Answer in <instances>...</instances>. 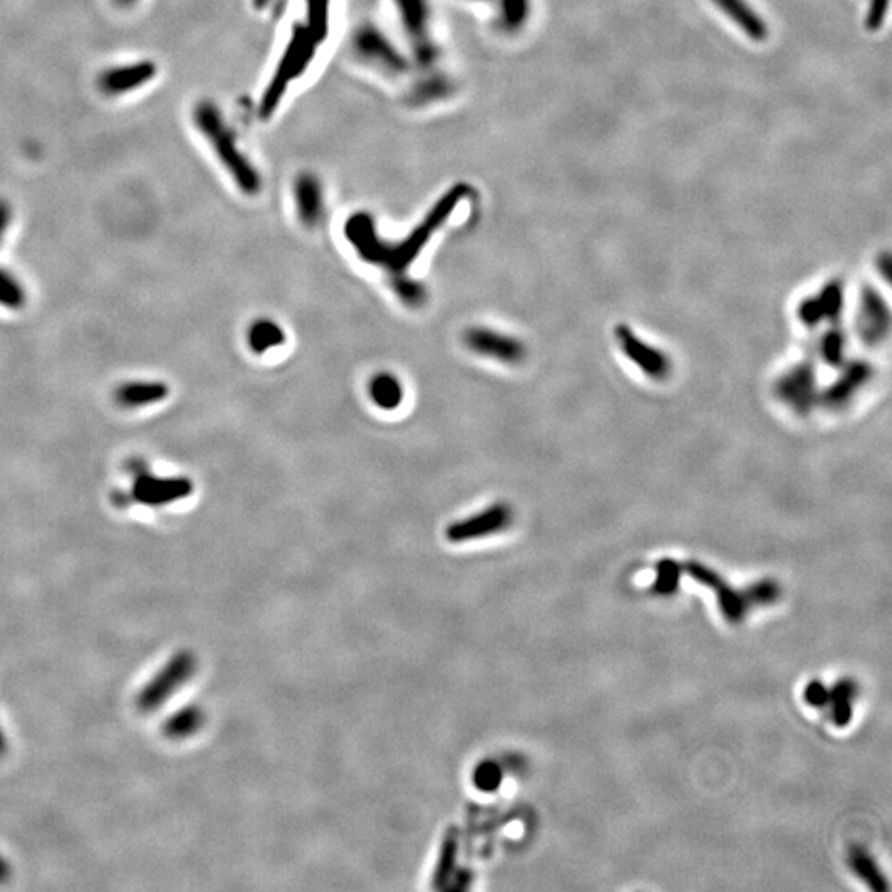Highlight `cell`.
<instances>
[{"instance_id":"6da1fadb","label":"cell","mask_w":892,"mask_h":892,"mask_svg":"<svg viewBox=\"0 0 892 892\" xmlns=\"http://www.w3.org/2000/svg\"><path fill=\"white\" fill-rule=\"evenodd\" d=\"M466 195H468L466 187L458 186L451 189L445 197L438 200L432 212L415 230H412L404 242L385 243L384 240H380L375 232L374 220L367 214L352 215L351 219L347 220L344 232L362 260L384 268L390 275H400L412 265L435 230L442 227L451 212L456 209V205L460 204V200Z\"/></svg>"},{"instance_id":"7a4b0ae2","label":"cell","mask_w":892,"mask_h":892,"mask_svg":"<svg viewBox=\"0 0 892 892\" xmlns=\"http://www.w3.org/2000/svg\"><path fill=\"white\" fill-rule=\"evenodd\" d=\"M195 123L205 138L209 139L223 166L227 167L233 176V181L243 190V194H258L261 189L260 174L248 162L247 157L240 154L235 136L223 121L220 111L210 103H200L195 110Z\"/></svg>"},{"instance_id":"3957f363","label":"cell","mask_w":892,"mask_h":892,"mask_svg":"<svg viewBox=\"0 0 892 892\" xmlns=\"http://www.w3.org/2000/svg\"><path fill=\"white\" fill-rule=\"evenodd\" d=\"M128 470L133 475V486L129 493H116L114 503L118 506L141 504L148 508H161L189 498L194 493V481L187 476H157L151 473L146 461H129Z\"/></svg>"},{"instance_id":"277c9868","label":"cell","mask_w":892,"mask_h":892,"mask_svg":"<svg viewBox=\"0 0 892 892\" xmlns=\"http://www.w3.org/2000/svg\"><path fill=\"white\" fill-rule=\"evenodd\" d=\"M197 669V658L194 653L182 650L172 656L161 671L139 691L136 707L143 714L156 712L162 704L167 703L179 689L186 686Z\"/></svg>"},{"instance_id":"5b68a950","label":"cell","mask_w":892,"mask_h":892,"mask_svg":"<svg viewBox=\"0 0 892 892\" xmlns=\"http://www.w3.org/2000/svg\"><path fill=\"white\" fill-rule=\"evenodd\" d=\"M820 390L815 357H807L788 367L774 384L775 397L797 415H808L818 407Z\"/></svg>"},{"instance_id":"8992f818","label":"cell","mask_w":892,"mask_h":892,"mask_svg":"<svg viewBox=\"0 0 892 892\" xmlns=\"http://www.w3.org/2000/svg\"><path fill=\"white\" fill-rule=\"evenodd\" d=\"M326 35L321 34L314 29L313 25L309 29L299 27L298 34H295L291 40L290 47L286 50L285 58L278 68L275 80L270 85V90L266 91L265 98L261 101V114H270L278 101H280L283 91L286 90V83L293 80L295 76L301 75L309 58L313 57L314 48L319 40H323Z\"/></svg>"},{"instance_id":"52a82bcc","label":"cell","mask_w":892,"mask_h":892,"mask_svg":"<svg viewBox=\"0 0 892 892\" xmlns=\"http://www.w3.org/2000/svg\"><path fill=\"white\" fill-rule=\"evenodd\" d=\"M838 369L840 374L833 382L826 385L825 389L820 390L818 399V405L830 412L848 409L874 377V367L871 366V362L861 359L855 361L846 359L845 364Z\"/></svg>"},{"instance_id":"ba28073f","label":"cell","mask_w":892,"mask_h":892,"mask_svg":"<svg viewBox=\"0 0 892 892\" xmlns=\"http://www.w3.org/2000/svg\"><path fill=\"white\" fill-rule=\"evenodd\" d=\"M617 342L623 356L632 362L638 371L655 380L665 382L673 374V361L660 347L653 346L633 331L630 326L620 324L617 331Z\"/></svg>"},{"instance_id":"9c48e42d","label":"cell","mask_w":892,"mask_h":892,"mask_svg":"<svg viewBox=\"0 0 892 892\" xmlns=\"http://www.w3.org/2000/svg\"><path fill=\"white\" fill-rule=\"evenodd\" d=\"M846 286L843 280H831L813 295L803 298L797 306V318L803 328L841 323L845 311Z\"/></svg>"},{"instance_id":"30bf717a","label":"cell","mask_w":892,"mask_h":892,"mask_svg":"<svg viewBox=\"0 0 892 892\" xmlns=\"http://www.w3.org/2000/svg\"><path fill=\"white\" fill-rule=\"evenodd\" d=\"M855 321L859 341L866 346H879L888 339L891 311L883 295L871 285H864L859 291Z\"/></svg>"},{"instance_id":"8fae6325","label":"cell","mask_w":892,"mask_h":892,"mask_svg":"<svg viewBox=\"0 0 892 892\" xmlns=\"http://www.w3.org/2000/svg\"><path fill=\"white\" fill-rule=\"evenodd\" d=\"M514 513L511 506L506 503H494L480 513L473 514L470 518L461 519L448 526L446 539L453 544L476 541L481 537L508 529L513 524Z\"/></svg>"},{"instance_id":"7c38bea8","label":"cell","mask_w":892,"mask_h":892,"mask_svg":"<svg viewBox=\"0 0 892 892\" xmlns=\"http://www.w3.org/2000/svg\"><path fill=\"white\" fill-rule=\"evenodd\" d=\"M466 347L478 356L489 357L504 364H519L526 359V346L514 336L488 328H471L463 336Z\"/></svg>"},{"instance_id":"4fadbf2b","label":"cell","mask_w":892,"mask_h":892,"mask_svg":"<svg viewBox=\"0 0 892 892\" xmlns=\"http://www.w3.org/2000/svg\"><path fill=\"white\" fill-rule=\"evenodd\" d=\"M686 570H688V574L691 575L696 582H699L701 585H706V587H709V589L716 594L719 607H721L724 617H726L729 622L739 623L744 620L745 613H747V610L750 608L744 592H739V590L734 589V587L727 584L726 580L722 579L721 575L714 572V570L709 569L706 565L699 564V562H689V564L686 565Z\"/></svg>"},{"instance_id":"5bb4252c","label":"cell","mask_w":892,"mask_h":892,"mask_svg":"<svg viewBox=\"0 0 892 892\" xmlns=\"http://www.w3.org/2000/svg\"><path fill=\"white\" fill-rule=\"evenodd\" d=\"M402 22L415 40V52L423 65L432 62L435 55V47L428 40L425 30L428 24V7L425 0H397Z\"/></svg>"},{"instance_id":"9a60e30c","label":"cell","mask_w":892,"mask_h":892,"mask_svg":"<svg viewBox=\"0 0 892 892\" xmlns=\"http://www.w3.org/2000/svg\"><path fill=\"white\" fill-rule=\"evenodd\" d=\"M171 389L162 380H131L114 390V400L123 409H143L166 400Z\"/></svg>"},{"instance_id":"2e32d148","label":"cell","mask_w":892,"mask_h":892,"mask_svg":"<svg viewBox=\"0 0 892 892\" xmlns=\"http://www.w3.org/2000/svg\"><path fill=\"white\" fill-rule=\"evenodd\" d=\"M156 75V65L152 62H139L133 65L108 70L100 78V88L106 95H121L141 88Z\"/></svg>"},{"instance_id":"e0dca14e","label":"cell","mask_w":892,"mask_h":892,"mask_svg":"<svg viewBox=\"0 0 892 892\" xmlns=\"http://www.w3.org/2000/svg\"><path fill=\"white\" fill-rule=\"evenodd\" d=\"M356 48L362 57L377 63L379 67L390 70V72H400L405 67L397 50H394L392 45L385 40L384 35L377 30H362L361 34L357 35Z\"/></svg>"},{"instance_id":"ac0fdd59","label":"cell","mask_w":892,"mask_h":892,"mask_svg":"<svg viewBox=\"0 0 892 892\" xmlns=\"http://www.w3.org/2000/svg\"><path fill=\"white\" fill-rule=\"evenodd\" d=\"M739 29L754 42H764L769 37L765 20L750 7L747 0H712Z\"/></svg>"},{"instance_id":"d6986e66","label":"cell","mask_w":892,"mask_h":892,"mask_svg":"<svg viewBox=\"0 0 892 892\" xmlns=\"http://www.w3.org/2000/svg\"><path fill=\"white\" fill-rule=\"evenodd\" d=\"M296 209L304 225L314 227L323 219L324 202L321 186L313 176H301L295 184Z\"/></svg>"},{"instance_id":"ffe728a7","label":"cell","mask_w":892,"mask_h":892,"mask_svg":"<svg viewBox=\"0 0 892 892\" xmlns=\"http://www.w3.org/2000/svg\"><path fill=\"white\" fill-rule=\"evenodd\" d=\"M846 351H848V334L841 323L830 324L818 339L815 359L831 369H838L848 359Z\"/></svg>"},{"instance_id":"44dd1931","label":"cell","mask_w":892,"mask_h":892,"mask_svg":"<svg viewBox=\"0 0 892 892\" xmlns=\"http://www.w3.org/2000/svg\"><path fill=\"white\" fill-rule=\"evenodd\" d=\"M369 395L379 409L395 410L399 409L404 400V387L394 374L390 372H379L372 377L369 384Z\"/></svg>"},{"instance_id":"7402d4cb","label":"cell","mask_w":892,"mask_h":892,"mask_svg":"<svg viewBox=\"0 0 892 892\" xmlns=\"http://www.w3.org/2000/svg\"><path fill=\"white\" fill-rule=\"evenodd\" d=\"M858 696V686L851 679H841L830 689L831 716L835 726H850L855 712V699Z\"/></svg>"},{"instance_id":"603a6c76","label":"cell","mask_w":892,"mask_h":892,"mask_svg":"<svg viewBox=\"0 0 892 892\" xmlns=\"http://www.w3.org/2000/svg\"><path fill=\"white\" fill-rule=\"evenodd\" d=\"M202 724H204V712L200 711L197 706H186L181 711H177L176 714H172L164 722L162 732H164V736L167 739L182 741V739L194 736L195 732L202 727Z\"/></svg>"},{"instance_id":"cb8c5ba5","label":"cell","mask_w":892,"mask_h":892,"mask_svg":"<svg viewBox=\"0 0 892 892\" xmlns=\"http://www.w3.org/2000/svg\"><path fill=\"white\" fill-rule=\"evenodd\" d=\"M286 334L280 324L268 318H260L253 321L248 329V346L255 354H265L270 349L285 344Z\"/></svg>"},{"instance_id":"d4e9b609","label":"cell","mask_w":892,"mask_h":892,"mask_svg":"<svg viewBox=\"0 0 892 892\" xmlns=\"http://www.w3.org/2000/svg\"><path fill=\"white\" fill-rule=\"evenodd\" d=\"M850 866L861 881L868 884L869 888L876 892H886L889 889L883 871L873 856L863 848H853L850 853Z\"/></svg>"},{"instance_id":"484cf974","label":"cell","mask_w":892,"mask_h":892,"mask_svg":"<svg viewBox=\"0 0 892 892\" xmlns=\"http://www.w3.org/2000/svg\"><path fill=\"white\" fill-rule=\"evenodd\" d=\"M456 858H458V833L451 828L446 831L442 841L437 868L433 873V889L446 888V884L450 883L453 871H455Z\"/></svg>"},{"instance_id":"4316f807","label":"cell","mask_w":892,"mask_h":892,"mask_svg":"<svg viewBox=\"0 0 892 892\" xmlns=\"http://www.w3.org/2000/svg\"><path fill=\"white\" fill-rule=\"evenodd\" d=\"M27 304V291L24 285L9 270L0 266V306L5 309L24 308Z\"/></svg>"},{"instance_id":"83f0119b","label":"cell","mask_w":892,"mask_h":892,"mask_svg":"<svg viewBox=\"0 0 892 892\" xmlns=\"http://www.w3.org/2000/svg\"><path fill=\"white\" fill-rule=\"evenodd\" d=\"M390 276H392L390 286L402 303L407 304L410 308H418L427 301V288L420 281L412 280L405 273Z\"/></svg>"},{"instance_id":"f1b7e54d","label":"cell","mask_w":892,"mask_h":892,"mask_svg":"<svg viewBox=\"0 0 892 892\" xmlns=\"http://www.w3.org/2000/svg\"><path fill=\"white\" fill-rule=\"evenodd\" d=\"M683 567L673 559H661L656 567V580L653 582V590L658 595H673L678 590L681 582Z\"/></svg>"},{"instance_id":"f546056e","label":"cell","mask_w":892,"mask_h":892,"mask_svg":"<svg viewBox=\"0 0 892 892\" xmlns=\"http://www.w3.org/2000/svg\"><path fill=\"white\" fill-rule=\"evenodd\" d=\"M529 17V0H501V24L509 32H516Z\"/></svg>"},{"instance_id":"4dcf8cb0","label":"cell","mask_w":892,"mask_h":892,"mask_svg":"<svg viewBox=\"0 0 892 892\" xmlns=\"http://www.w3.org/2000/svg\"><path fill=\"white\" fill-rule=\"evenodd\" d=\"M749 607L752 605H770L780 597V587L775 580H760L744 592Z\"/></svg>"},{"instance_id":"1f68e13d","label":"cell","mask_w":892,"mask_h":892,"mask_svg":"<svg viewBox=\"0 0 892 892\" xmlns=\"http://www.w3.org/2000/svg\"><path fill=\"white\" fill-rule=\"evenodd\" d=\"M803 698H805V703L808 706L815 707V709H823L830 703V689L826 688L821 681L815 679L812 683H808L805 693H803Z\"/></svg>"},{"instance_id":"d6a6232c","label":"cell","mask_w":892,"mask_h":892,"mask_svg":"<svg viewBox=\"0 0 892 892\" xmlns=\"http://www.w3.org/2000/svg\"><path fill=\"white\" fill-rule=\"evenodd\" d=\"M889 0H871L868 15H866V27L871 32L881 29L888 14Z\"/></svg>"},{"instance_id":"836d02e7","label":"cell","mask_w":892,"mask_h":892,"mask_svg":"<svg viewBox=\"0 0 892 892\" xmlns=\"http://www.w3.org/2000/svg\"><path fill=\"white\" fill-rule=\"evenodd\" d=\"M10 222H12V207L7 200L0 199V243L9 230Z\"/></svg>"},{"instance_id":"e575fe53","label":"cell","mask_w":892,"mask_h":892,"mask_svg":"<svg viewBox=\"0 0 892 892\" xmlns=\"http://www.w3.org/2000/svg\"><path fill=\"white\" fill-rule=\"evenodd\" d=\"M10 876H12V868H10V864L0 856V884L7 883Z\"/></svg>"},{"instance_id":"d590c367","label":"cell","mask_w":892,"mask_h":892,"mask_svg":"<svg viewBox=\"0 0 892 892\" xmlns=\"http://www.w3.org/2000/svg\"><path fill=\"white\" fill-rule=\"evenodd\" d=\"M7 747H9V744H7V739H5L4 732H2V729H0V757H4L5 752H7Z\"/></svg>"},{"instance_id":"8d00e7d4","label":"cell","mask_w":892,"mask_h":892,"mask_svg":"<svg viewBox=\"0 0 892 892\" xmlns=\"http://www.w3.org/2000/svg\"><path fill=\"white\" fill-rule=\"evenodd\" d=\"M119 4H131L134 0H118Z\"/></svg>"},{"instance_id":"74e56055","label":"cell","mask_w":892,"mask_h":892,"mask_svg":"<svg viewBox=\"0 0 892 892\" xmlns=\"http://www.w3.org/2000/svg\"><path fill=\"white\" fill-rule=\"evenodd\" d=\"M255 4L260 5V7H261V5L266 4V0H255Z\"/></svg>"}]
</instances>
